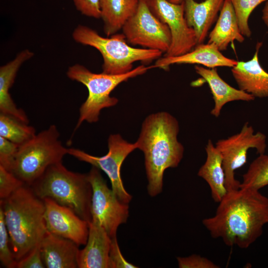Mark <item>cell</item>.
Returning a JSON list of instances; mask_svg holds the SVG:
<instances>
[{"instance_id": "8", "label": "cell", "mask_w": 268, "mask_h": 268, "mask_svg": "<svg viewBox=\"0 0 268 268\" xmlns=\"http://www.w3.org/2000/svg\"><path fill=\"white\" fill-rule=\"evenodd\" d=\"M215 147L220 153L227 192L240 188L241 183L235 178V171L247 162L248 151L255 148L259 154L265 153L266 135L260 132L254 133L252 126L245 123L240 132L227 138L218 140Z\"/></svg>"}, {"instance_id": "25", "label": "cell", "mask_w": 268, "mask_h": 268, "mask_svg": "<svg viewBox=\"0 0 268 268\" xmlns=\"http://www.w3.org/2000/svg\"><path fill=\"white\" fill-rule=\"evenodd\" d=\"M268 185V155L264 153L259 154L251 163L247 171L243 175V181L240 187L259 190Z\"/></svg>"}, {"instance_id": "14", "label": "cell", "mask_w": 268, "mask_h": 268, "mask_svg": "<svg viewBox=\"0 0 268 268\" xmlns=\"http://www.w3.org/2000/svg\"><path fill=\"white\" fill-rule=\"evenodd\" d=\"M263 43L258 42L252 59L238 62L231 72L239 89L255 98L268 97V72L261 65L259 53Z\"/></svg>"}, {"instance_id": "13", "label": "cell", "mask_w": 268, "mask_h": 268, "mask_svg": "<svg viewBox=\"0 0 268 268\" xmlns=\"http://www.w3.org/2000/svg\"><path fill=\"white\" fill-rule=\"evenodd\" d=\"M43 201L47 231L69 239L78 246L85 245L88 236L89 222L80 218L70 208L62 205L51 199L47 198Z\"/></svg>"}, {"instance_id": "9", "label": "cell", "mask_w": 268, "mask_h": 268, "mask_svg": "<svg viewBox=\"0 0 268 268\" xmlns=\"http://www.w3.org/2000/svg\"><path fill=\"white\" fill-rule=\"evenodd\" d=\"M98 168L92 166L87 174L91 185V221L101 226L111 238L116 236L119 226L126 223L129 205L121 201L108 187Z\"/></svg>"}, {"instance_id": "17", "label": "cell", "mask_w": 268, "mask_h": 268, "mask_svg": "<svg viewBox=\"0 0 268 268\" xmlns=\"http://www.w3.org/2000/svg\"><path fill=\"white\" fill-rule=\"evenodd\" d=\"M237 62L224 56L214 44L207 43L197 45L190 52L180 56L160 58L153 67L166 70L173 64H189L202 65L207 68L233 67Z\"/></svg>"}, {"instance_id": "10", "label": "cell", "mask_w": 268, "mask_h": 268, "mask_svg": "<svg viewBox=\"0 0 268 268\" xmlns=\"http://www.w3.org/2000/svg\"><path fill=\"white\" fill-rule=\"evenodd\" d=\"M122 29L127 42L133 45L166 53L171 43L168 26L153 13L144 0H139L135 12Z\"/></svg>"}, {"instance_id": "26", "label": "cell", "mask_w": 268, "mask_h": 268, "mask_svg": "<svg viewBox=\"0 0 268 268\" xmlns=\"http://www.w3.org/2000/svg\"><path fill=\"white\" fill-rule=\"evenodd\" d=\"M234 8L239 28L242 34L247 38L251 37L249 18L253 11L261 3L268 0H230Z\"/></svg>"}, {"instance_id": "2", "label": "cell", "mask_w": 268, "mask_h": 268, "mask_svg": "<svg viewBox=\"0 0 268 268\" xmlns=\"http://www.w3.org/2000/svg\"><path fill=\"white\" fill-rule=\"evenodd\" d=\"M179 132L177 120L165 111L149 115L142 123L135 142L144 154L147 192L151 197L162 192L165 170L177 167L183 158L184 148L178 140Z\"/></svg>"}, {"instance_id": "36", "label": "cell", "mask_w": 268, "mask_h": 268, "mask_svg": "<svg viewBox=\"0 0 268 268\" xmlns=\"http://www.w3.org/2000/svg\"></svg>"}, {"instance_id": "18", "label": "cell", "mask_w": 268, "mask_h": 268, "mask_svg": "<svg viewBox=\"0 0 268 268\" xmlns=\"http://www.w3.org/2000/svg\"><path fill=\"white\" fill-rule=\"evenodd\" d=\"M224 0H184V15L188 26L195 31L197 45L203 43L215 21Z\"/></svg>"}, {"instance_id": "20", "label": "cell", "mask_w": 268, "mask_h": 268, "mask_svg": "<svg viewBox=\"0 0 268 268\" xmlns=\"http://www.w3.org/2000/svg\"><path fill=\"white\" fill-rule=\"evenodd\" d=\"M33 55L32 52L28 49L24 50L18 53L14 60L0 67V111L15 117L28 124L29 121L26 114L17 107L9 91L20 66Z\"/></svg>"}, {"instance_id": "21", "label": "cell", "mask_w": 268, "mask_h": 268, "mask_svg": "<svg viewBox=\"0 0 268 268\" xmlns=\"http://www.w3.org/2000/svg\"><path fill=\"white\" fill-rule=\"evenodd\" d=\"M244 40L233 5L230 0H224L207 43L214 44L221 52L226 50L230 43L234 41L242 43Z\"/></svg>"}, {"instance_id": "19", "label": "cell", "mask_w": 268, "mask_h": 268, "mask_svg": "<svg viewBox=\"0 0 268 268\" xmlns=\"http://www.w3.org/2000/svg\"><path fill=\"white\" fill-rule=\"evenodd\" d=\"M195 69L210 88L214 102L210 114L215 117H219L223 107L228 102L239 100L249 102L255 98L251 94L229 85L220 76L216 67L196 66Z\"/></svg>"}, {"instance_id": "22", "label": "cell", "mask_w": 268, "mask_h": 268, "mask_svg": "<svg viewBox=\"0 0 268 268\" xmlns=\"http://www.w3.org/2000/svg\"><path fill=\"white\" fill-rule=\"evenodd\" d=\"M206 158L198 175L208 184L213 200L219 203L227 193L222 157L210 139L205 146Z\"/></svg>"}, {"instance_id": "1", "label": "cell", "mask_w": 268, "mask_h": 268, "mask_svg": "<svg viewBox=\"0 0 268 268\" xmlns=\"http://www.w3.org/2000/svg\"><path fill=\"white\" fill-rule=\"evenodd\" d=\"M202 222L213 238H221L229 247L247 248L268 224V198L259 190L247 187L228 191L215 215Z\"/></svg>"}, {"instance_id": "11", "label": "cell", "mask_w": 268, "mask_h": 268, "mask_svg": "<svg viewBox=\"0 0 268 268\" xmlns=\"http://www.w3.org/2000/svg\"><path fill=\"white\" fill-rule=\"evenodd\" d=\"M108 147L107 153L100 157L73 148H68V154L104 172L110 179L112 190L118 198L128 204L132 197L124 188L120 171L126 157L137 148L136 143L129 142L119 134H111L108 139Z\"/></svg>"}, {"instance_id": "6", "label": "cell", "mask_w": 268, "mask_h": 268, "mask_svg": "<svg viewBox=\"0 0 268 268\" xmlns=\"http://www.w3.org/2000/svg\"><path fill=\"white\" fill-rule=\"evenodd\" d=\"M152 66H139L131 71L121 74L104 72L96 73L79 64L70 67L67 76L72 80L82 83L87 88L88 96L79 108V116L74 131L86 121L96 123L99 120L103 109L115 106L118 99L110 96L111 92L120 83L131 78L145 73Z\"/></svg>"}, {"instance_id": "24", "label": "cell", "mask_w": 268, "mask_h": 268, "mask_svg": "<svg viewBox=\"0 0 268 268\" xmlns=\"http://www.w3.org/2000/svg\"><path fill=\"white\" fill-rule=\"evenodd\" d=\"M36 135L34 127L12 115L0 113V136L20 146Z\"/></svg>"}, {"instance_id": "31", "label": "cell", "mask_w": 268, "mask_h": 268, "mask_svg": "<svg viewBox=\"0 0 268 268\" xmlns=\"http://www.w3.org/2000/svg\"><path fill=\"white\" fill-rule=\"evenodd\" d=\"M110 268H136L128 262L122 254L116 236L111 238L109 253Z\"/></svg>"}, {"instance_id": "33", "label": "cell", "mask_w": 268, "mask_h": 268, "mask_svg": "<svg viewBox=\"0 0 268 268\" xmlns=\"http://www.w3.org/2000/svg\"><path fill=\"white\" fill-rule=\"evenodd\" d=\"M45 266L42 258L40 244L31 252L17 262V268H43Z\"/></svg>"}, {"instance_id": "32", "label": "cell", "mask_w": 268, "mask_h": 268, "mask_svg": "<svg viewBox=\"0 0 268 268\" xmlns=\"http://www.w3.org/2000/svg\"><path fill=\"white\" fill-rule=\"evenodd\" d=\"M76 9L82 14L95 18H101L99 0H72Z\"/></svg>"}, {"instance_id": "34", "label": "cell", "mask_w": 268, "mask_h": 268, "mask_svg": "<svg viewBox=\"0 0 268 268\" xmlns=\"http://www.w3.org/2000/svg\"><path fill=\"white\" fill-rule=\"evenodd\" d=\"M262 19L265 24L268 28V0L265 2L262 10Z\"/></svg>"}, {"instance_id": "29", "label": "cell", "mask_w": 268, "mask_h": 268, "mask_svg": "<svg viewBox=\"0 0 268 268\" xmlns=\"http://www.w3.org/2000/svg\"><path fill=\"white\" fill-rule=\"evenodd\" d=\"M19 145L0 136V165L10 171Z\"/></svg>"}, {"instance_id": "5", "label": "cell", "mask_w": 268, "mask_h": 268, "mask_svg": "<svg viewBox=\"0 0 268 268\" xmlns=\"http://www.w3.org/2000/svg\"><path fill=\"white\" fill-rule=\"evenodd\" d=\"M75 42L97 49L101 54L103 72L110 74L126 73L133 69V64L137 61L148 63L159 59L161 51L130 46L123 34H115L103 37L94 30L78 25L72 33Z\"/></svg>"}, {"instance_id": "7", "label": "cell", "mask_w": 268, "mask_h": 268, "mask_svg": "<svg viewBox=\"0 0 268 268\" xmlns=\"http://www.w3.org/2000/svg\"><path fill=\"white\" fill-rule=\"evenodd\" d=\"M59 136L57 127L52 125L19 146L10 171L26 185H31L49 167L62 162L68 154Z\"/></svg>"}, {"instance_id": "4", "label": "cell", "mask_w": 268, "mask_h": 268, "mask_svg": "<svg viewBox=\"0 0 268 268\" xmlns=\"http://www.w3.org/2000/svg\"><path fill=\"white\" fill-rule=\"evenodd\" d=\"M40 198H50L71 209L80 218L91 221V185L88 174L67 170L62 162L49 167L29 186Z\"/></svg>"}, {"instance_id": "27", "label": "cell", "mask_w": 268, "mask_h": 268, "mask_svg": "<svg viewBox=\"0 0 268 268\" xmlns=\"http://www.w3.org/2000/svg\"><path fill=\"white\" fill-rule=\"evenodd\" d=\"M9 237L5 223L3 210L0 207V260L6 268H16L17 261L9 246Z\"/></svg>"}, {"instance_id": "16", "label": "cell", "mask_w": 268, "mask_h": 268, "mask_svg": "<svg viewBox=\"0 0 268 268\" xmlns=\"http://www.w3.org/2000/svg\"><path fill=\"white\" fill-rule=\"evenodd\" d=\"M111 238L99 224L89 222V233L85 247L77 257L79 268H110L109 253Z\"/></svg>"}, {"instance_id": "15", "label": "cell", "mask_w": 268, "mask_h": 268, "mask_svg": "<svg viewBox=\"0 0 268 268\" xmlns=\"http://www.w3.org/2000/svg\"><path fill=\"white\" fill-rule=\"evenodd\" d=\"M42 258L47 268H78V246L73 241L47 231L40 243Z\"/></svg>"}, {"instance_id": "35", "label": "cell", "mask_w": 268, "mask_h": 268, "mask_svg": "<svg viewBox=\"0 0 268 268\" xmlns=\"http://www.w3.org/2000/svg\"><path fill=\"white\" fill-rule=\"evenodd\" d=\"M170 2L175 4H181L183 2L184 0H167Z\"/></svg>"}, {"instance_id": "12", "label": "cell", "mask_w": 268, "mask_h": 268, "mask_svg": "<svg viewBox=\"0 0 268 268\" xmlns=\"http://www.w3.org/2000/svg\"><path fill=\"white\" fill-rule=\"evenodd\" d=\"M153 13L168 26L171 43L164 57H175L186 54L197 45L194 29L190 27L184 15V6L167 0H145Z\"/></svg>"}, {"instance_id": "28", "label": "cell", "mask_w": 268, "mask_h": 268, "mask_svg": "<svg viewBox=\"0 0 268 268\" xmlns=\"http://www.w3.org/2000/svg\"><path fill=\"white\" fill-rule=\"evenodd\" d=\"M26 184L12 172L0 165V198L3 200Z\"/></svg>"}, {"instance_id": "30", "label": "cell", "mask_w": 268, "mask_h": 268, "mask_svg": "<svg viewBox=\"0 0 268 268\" xmlns=\"http://www.w3.org/2000/svg\"><path fill=\"white\" fill-rule=\"evenodd\" d=\"M180 268H218L219 267L207 258L198 255L177 258Z\"/></svg>"}, {"instance_id": "23", "label": "cell", "mask_w": 268, "mask_h": 268, "mask_svg": "<svg viewBox=\"0 0 268 268\" xmlns=\"http://www.w3.org/2000/svg\"><path fill=\"white\" fill-rule=\"evenodd\" d=\"M139 0H99L101 18L107 36L116 34L135 12Z\"/></svg>"}, {"instance_id": "3", "label": "cell", "mask_w": 268, "mask_h": 268, "mask_svg": "<svg viewBox=\"0 0 268 268\" xmlns=\"http://www.w3.org/2000/svg\"><path fill=\"white\" fill-rule=\"evenodd\" d=\"M12 252L17 262L38 246L47 232L45 206L29 186L0 200Z\"/></svg>"}]
</instances>
